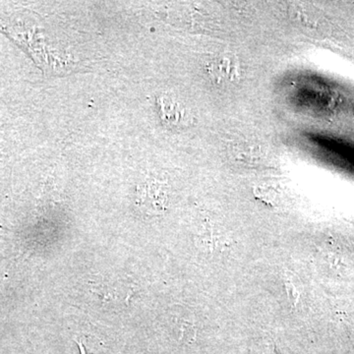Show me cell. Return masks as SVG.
<instances>
[{"instance_id":"cell-1","label":"cell","mask_w":354,"mask_h":354,"mask_svg":"<svg viewBox=\"0 0 354 354\" xmlns=\"http://www.w3.org/2000/svg\"><path fill=\"white\" fill-rule=\"evenodd\" d=\"M209 73L218 82H234L239 76L236 60L230 57L216 58L209 64Z\"/></svg>"},{"instance_id":"cell-2","label":"cell","mask_w":354,"mask_h":354,"mask_svg":"<svg viewBox=\"0 0 354 354\" xmlns=\"http://www.w3.org/2000/svg\"><path fill=\"white\" fill-rule=\"evenodd\" d=\"M142 200L144 204L148 207L151 211H162L165 209V201H167V194L162 185L158 183H150L145 186L142 191Z\"/></svg>"},{"instance_id":"cell-3","label":"cell","mask_w":354,"mask_h":354,"mask_svg":"<svg viewBox=\"0 0 354 354\" xmlns=\"http://www.w3.org/2000/svg\"><path fill=\"white\" fill-rule=\"evenodd\" d=\"M162 111H164L165 118L167 120L178 121L181 118L179 115L178 106L176 102L171 101V100L165 97L162 100Z\"/></svg>"},{"instance_id":"cell-4","label":"cell","mask_w":354,"mask_h":354,"mask_svg":"<svg viewBox=\"0 0 354 354\" xmlns=\"http://www.w3.org/2000/svg\"><path fill=\"white\" fill-rule=\"evenodd\" d=\"M286 290H288V295H290L293 304H297L299 292H298L297 288H295V285H293L291 281H288V283H286Z\"/></svg>"}]
</instances>
